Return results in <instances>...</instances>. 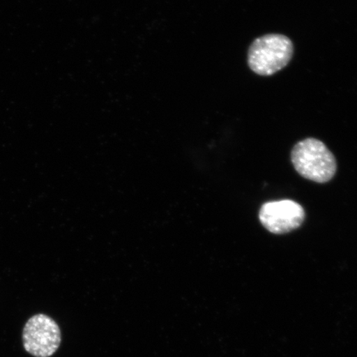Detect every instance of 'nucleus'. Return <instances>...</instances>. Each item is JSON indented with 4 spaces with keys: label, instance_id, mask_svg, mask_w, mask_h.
<instances>
[{
    "label": "nucleus",
    "instance_id": "nucleus-1",
    "mask_svg": "<svg viewBox=\"0 0 357 357\" xmlns=\"http://www.w3.org/2000/svg\"><path fill=\"white\" fill-rule=\"evenodd\" d=\"M291 162L301 176L320 184L331 181L337 172L335 156L316 138L298 142L291 151Z\"/></svg>",
    "mask_w": 357,
    "mask_h": 357
},
{
    "label": "nucleus",
    "instance_id": "nucleus-2",
    "mask_svg": "<svg viewBox=\"0 0 357 357\" xmlns=\"http://www.w3.org/2000/svg\"><path fill=\"white\" fill-rule=\"evenodd\" d=\"M293 54L294 45L287 36L267 34L257 38L250 46L248 66L253 73L269 77L284 69Z\"/></svg>",
    "mask_w": 357,
    "mask_h": 357
},
{
    "label": "nucleus",
    "instance_id": "nucleus-3",
    "mask_svg": "<svg viewBox=\"0 0 357 357\" xmlns=\"http://www.w3.org/2000/svg\"><path fill=\"white\" fill-rule=\"evenodd\" d=\"M59 326L51 317L36 314L29 319L22 330V343L28 354L35 357H50L60 347Z\"/></svg>",
    "mask_w": 357,
    "mask_h": 357
},
{
    "label": "nucleus",
    "instance_id": "nucleus-4",
    "mask_svg": "<svg viewBox=\"0 0 357 357\" xmlns=\"http://www.w3.org/2000/svg\"><path fill=\"white\" fill-rule=\"evenodd\" d=\"M305 218V209L300 204L289 199L266 203L259 212V220L263 227L274 234H288L297 229Z\"/></svg>",
    "mask_w": 357,
    "mask_h": 357
}]
</instances>
